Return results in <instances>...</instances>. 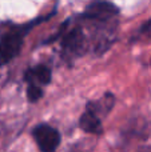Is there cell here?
<instances>
[{
    "label": "cell",
    "mask_w": 151,
    "mask_h": 152,
    "mask_svg": "<svg viewBox=\"0 0 151 152\" xmlns=\"http://www.w3.org/2000/svg\"><path fill=\"white\" fill-rule=\"evenodd\" d=\"M87 43L88 53L100 56L118 39L120 10L108 0H95L75 15Z\"/></svg>",
    "instance_id": "1"
},
{
    "label": "cell",
    "mask_w": 151,
    "mask_h": 152,
    "mask_svg": "<svg viewBox=\"0 0 151 152\" xmlns=\"http://www.w3.org/2000/svg\"><path fill=\"white\" fill-rule=\"evenodd\" d=\"M52 16L54 12L48 16H40L26 23H0V69L20 55L29 32Z\"/></svg>",
    "instance_id": "2"
},
{
    "label": "cell",
    "mask_w": 151,
    "mask_h": 152,
    "mask_svg": "<svg viewBox=\"0 0 151 152\" xmlns=\"http://www.w3.org/2000/svg\"><path fill=\"white\" fill-rule=\"evenodd\" d=\"M23 79L27 84V100L29 103H37L44 95L43 88L52 81V69L45 64H36L24 71Z\"/></svg>",
    "instance_id": "3"
},
{
    "label": "cell",
    "mask_w": 151,
    "mask_h": 152,
    "mask_svg": "<svg viewBox=\"0 0 151 152\" xmlns=\"http://www.w3.org/2000/svg\"><path fill=\"white\" fill-rule=\"evenodd\" d=\"M31 134L37 148L42 152L56 151L62 143V135L59 129L47 123H40L35 126L32 128Z\"/></svg>",
    "instance_id": "4"
},
{
    "label": "cell",
    "mask_w": 151,
    "mask_h": 152,
    "mask_svg": "<svg viewBox=\"0 0 151 152\" xmlns=\"http://www.w3.org/2000/svg\"><path fill=\"white\" fill-rule=\"evenodd\" d=\"M78 126L83 132L88 135H102L103 134V119L94 110L86 105L84 112L80 115Z\"/></svg>",
    "instance_id": "5"
},
{
    "label": "cell",
    "mask_w": 151,
    "mask_h": 152,
    "mask_svg": "<svg viewBox=\"0 0 151 152\" xmlns=\"http://www.w3.org/2000/svg\"><path fill=\"white\" fill-rule=\"evenodd\" d=\"M151 37V19H149L147 21H144L139 29L133 35L130 42L131 43H136V42H143V40H147Z\"/></svg>",
    "instance_id": "6"
}]
</instances>
